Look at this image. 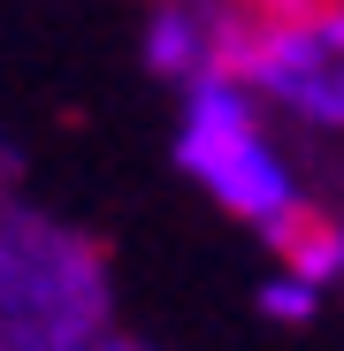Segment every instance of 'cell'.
I'll return each instance as SVG.
<instances>
[{
    "mask_svg": "<svg viewBox=\"0 0 344 351\" xmlns=\"http://www.w3.org/2000/svg\"><path fill=\"white\" fill-rule=\"evenodd\" d=\"M253 84L229 77V69H199L192 92H184V130H176V160L184 176H199V184L214 191L222 214H238L253 229H275L283 214L299 206L291 176H283L275 145L260 138L253 123Z\"/></svg>",
    "mask_w": 344,
    "mask_h": 351,
    "instance_id": "obj_1",
    "label": "cell"
},
{
    "mask_svg": "<svg viewBox=\"0 0 344 351\" xmlns=\"http://www.w3.org/2000/svg\"><path fill=\"white\" fill-rule=\"evenodd\" d=\"M153 69L161 77H199V69H214V46L199 38V23L192 16H176V8H168V16H153Z\"/></svg>",
    "mask_w": 344,
    "mask_h": 351,
    "instance_id": "obj_2",
    "label": "cell"
},
{
    "mask_svg": "<svg viewBox=\"0 0 344 351\" xmlns=\"http://www.w3.org/2000/svg\"><path fill=\"white\" fill-rule=\"evenodd\" d=\"M314 306H321V282L299 275V267H283V275L260 282V313L268 321H314Z\"/></svg>",
    "mask_w": 344,
    "mask_h": 351,
    "instance_id": "obj_3",
    "label": "cell"
},
{
    "mask_svg": "<svg viewBox=\"0 0 344 351\" xmlns=\"http://www.w3.org/2000/svg\"><path fill=\"white\" fill-rule=\"evenodd\" d=\"M260 8H268V16H314L321 0H260Z\"/></svg>",
    "mask_w": 344,
    "mask_h": 351,
    "instance_id": "obj_4",
    "label": "cell"
}]
</instances>
